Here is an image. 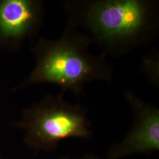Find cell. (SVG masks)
Returning <instances> with one entry per match:
<instances>
[{"instance_id": "1", "label": "cell", "mask_w": 159, "mask_h": 159, "mask_svg": "<svg viewBox=\"0 0 159 159\" xmlns=\"http://www.w3.org/2000/svg\"><path fill=\"white\" fill-rule=\"evenodd\" d=\"M63 8L67 23L85 31L105 57L148 46L159 34L157 1L70 0Z\"/></svg>"}, {"instance_id": "2", "label": "cell", "mask_w": 159, "mask_h": 159, "mask_svg": "<svg viewBox=\"0 0 159 159\" xmlns=\"http://www.w3.org/2000/svg\"><path fill=\"white\" fill-rule=\"evenodd\" d=\"M91 43L84 32L68 23L56 40L40 38L31 48L35 58L34 68L15 90L50 83L60 87L63 93L70 90L79 97L89 82H111L112 66L102 54L89 52Z\"/></svg>"}, {"instance_id": "3", "label": "cell", "mask_w": 159, "mask_h": 159, "mask_svg": "<svg viewBox=\"0 0 159 159\" xmlns=\"http://www.w3.org/2000/svg\"><path fill=\"white\" fill-rule=\"evenodd\" d=\"M64 94L47 95L22 111V117L15 125L25 131L24 142L30 148L52 151L65 139L91 137L87 109L79 104H69L64 100Z\"/></svg>"}, {"instance_id": "4", "label": "cell", "mask_w": 159, "mask_h": 159, "mask_svg": "<svg viewBox=\"0 0 159 159\" xmlns=\"http://www.w3.org/2000/svg\"><path fill=\"white\" fill-rule=\"evenodd\" d=\"M45 17L40 0H0V48L19 50L39 33Z\"/></svg>"}, {"instance_id": "5", "label": "cell", "mask_w": 159, "mask_h": 159, "mask_svg": "<svg viewBox=\"0 0 159 159\" xmlns=\"http://www.w3.org/2000/svg\"><path fill=\"white\" fill-rule=\"evenodd\" d=\"M134 114L132 129L121 142L107 153V159H120L134 154H151L159 150V110L128 90L125 94Z\"/></svg>"}, {"instance_id": "6", "label": "cell", "mask_w": 159, "mask_h": 159, "mask_svg": "<svg viewBox=\"0 0 159 159\" xmlns=\"http://www.w3.org/2000/svg\"><path fill=\"white\" fill-rule=\"evenodd\" d=\"M57 159H73L68 157H66V156H62L60 157H58ZM78 159H101L99 158L98 157H97L95 154H94L91 153H85L82 157Z\"/></svg>"}, {"instance_id": "7", "label": "cell", "mask_w": 159, "mask_h": 159, "mask_svg": "<svg viewBox=\"0 0 159 159\" xmlns=\"http://www.w3.org/2000/svg\"><path fill=\"white\" fill-rule=\"evenodd\" d=\"M0 159H1V158H0Z\"/></svg>"}]
</instances>
